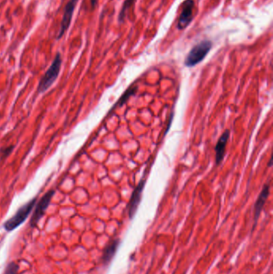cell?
Listing matches in <instances>:
<instances>
[{
  "label": "cell",
  "mask_w": 273,
  "mask_h": 274,
  "mask_svg": "<svg viewBox=\"0 0 273 274\" xmlns=\"http://www.w3.org/2000/svg\"><path fill=\"white\" fill-rule=\"evenodd\" d=\"M36 202H37V196L32 198L31 200L23 204V206H21L15 212V214L3 224L5 230L11 232L23 224L31 214V211L35 208Z\"/></svg>",
  "instance_id": "obj_1"
},
{
  "label": "cell",
  "mask_w": 273,
  "mask_h": 274,
  "mask_svg": "<svg viewBox=\"0 0 273 274\" xmlns=\"http://www.w3.org/2000/svg\"><path fill=\"white\" fill-rule=\"evenodd\" d=\"M61 67V54L58 52L56 57L54 59L53 62L51 64V66L47 69L45 74L43 75L41 80L39 81V86H38V91L39 93L45 92L52 86L59 77Z\"/></svg>",
  "instance_id": "obj_2"
},
{
  "label": "cell",
  "mask_w": 273,
  "mask_h": 274,
  "mask_svg": "<svg viewBox=\"0 0 273 274\" xmlns=\"http://www.w3.org/2000/svg\"><path fill=\"white\" fill-rule=\"evenodd\" d=\"M212 43L208 39H205L196 45L194 46L185 59V66L191 68L199 64L204 60L210 50L212 49Z\"/></svg>",
  "instance_id": "obj_3"
},
{
  "label": "cell",
  "mask_w": 273,
  "mask_h": 274,
  "mask_svg": "<svg viewBox=\"0 0 273 274\" xmlns=\"http://www.w3.org/2000/svg\"><path fill=\"white\" fill-rule=\"evenodd\" d=\"M56 193V191L54 189H51L48 192H46L41 199L38 201L37 204H35V210L33 214L31 216L30 225L31 227H35L37 225L39 221L41 220L42 217L45 214L46 210L49 207L51 204V200L52 197Z\"/></svg>",
  "instance_id": "obj_4"
},
{
  "label": "cell",
  "mask_w": 273,
  "mask_h": 274,
  "mask_svg": "<svg viewBox=\"0 0 273 274\" xmlns=\"http://www.w3.org/2000/svg\"><path fill=\"white\" fill-rule=\"evenodd\" d=\"M78 2L79 0H69L66 6H65L64 15L62 18L61 24H60V31H59L57 35V39H61L70 27L72 17L74 14L75 9H76V5H77Z\"/></svg>",
  "instance_id": "obj_5"
},
{
  "label": "cell",
  "mask_w": 273,
  "mask_h": 274,
  "mask_svg": "<svg viewBox=\"0 0 273 274\" xmlns=\"http://www.w3.org/2000/svg\"><path fill=\"white\" fill-rule=\"evenodd\" d=\"M195 2L193 0H185L182 5V10L177 23V28L180 31L187 27L193 19V9Z\"/></svg>",
  "instance_id": "obj_6"
},
{
  "label": "cell",
  "mask_w": 273,
  "mask_h": 274,
  "mask_svg": "<svg viewBox=\"0 0 273 274\" xmlns=\"http://www.w3.org/2000/svg\"><path fill=\"white\" fill-rule=\"evenodd\" d=\"M144 184H145V182L144 180H142L132 192V197H131L129 204H128V215H129L130 219L133 218L136 215L138 206H139L140 200H141L142 192L144 190Z\"/></svg>",
  "instance_id": "obj_7"
},
{
  "label": "cell",
  "mask_w": 273,
  "mask_h": 274,
  "mask_svg": "<svg viewBox=\"0 0 273 274\" xmlns=\"http://www.w3.org/2000/svg\"><path fill=\"white\" fill-rule=\"evenodd\" d=\"M230 136V131L226 130L225 132L221 135L220 139L218 140L216 148V165H220L223 160H224L225 151H226L227 144H228V139Z\"/></svg>",
  "instance_id": "obj_8"
},
{
  "label": "cell",
  "mask_w": 273,
  "mask_h": 274,
  "mask_svg": "<svg viewBox=\"0 0 273 274\" xmlns=\"http://www.w3.org/2000/svg\"><path fill=\"white\" fill-rule=\"evenodd\" d=\"M269 190H270V187H269V183L265 184L264 186L263 189L261 191V194H260L259 197L257 199L256 204H255L254 207V220L255 224L257 222L258 219H259L260 215H261V211L263 209L264 205H265V202L267 200L268 196H269Z\"/></svg>",
  "instance_id": "obj_9"
},
{
  "label": "cell",
  "mask_w": 273,
  "mask_h": 274,
  "mask_svg": "<svg viewBox=\"0 0 273 274\" xmlns=\"http://www.w3.org/2000/svg\"><path fill=\"white\" fill-rule=\"evenodd\" d=\"M120 240L115 239L109 242L108 245L106 246L103 250V256H102V262L103 264L107 265L111 262L112 258H114L115 253L117 251L118 247L119 246Z\"/></svg>",
  "instance_id": "obj_10"
},
{
  "label": "cell",
  "mask_w": 273,
  "mask_h": 274,
  "mask_svg": "<svg viewBox=\"0 0 273 274\" xmlns=\"http://www.w3.org/2000/svg\"><path fill=\"white\" fill-rule=\"evenodd\" d=\"M136 0H125L123 3L121 10L119 14V22L120 23H123L125 20L126 14H127V10H129L130 7L135 3Z\"/></svg>",
  "instance_id": "obj_11"
},
{
  "label": "cell",
  "mask_w": 273,
  "mask_h": 274,
  "mask_svg": "<svg viewBox=\"0 0 273 274\" xmlns=\"http://www.w3.org/2000/svg\"><path fill=\"white\" fill-rule=\"evenodd\" d=\"M136 90H137V88H136V87H131V88L127 89V91L124 92V94L120 97V99H119V101H118L116 104H115V107H116V106L123 105V103H125L126 100H127L131 95H134V94L136 93Z\"/></svg>",
  "instance_id": "obj_12"
},
{
  "label": "cell",
  "mask_w": 273,
  "mask_h": 274,
  "mask_svg": "<svg viewBox=\"0 0 273 274\" xmlns=\"http://www.w3.org/2000/svg\"><path fill=\"white\" fill-rule=\"evenodd\" d=\"M18 270H19V266L14 262H11L7 266L3 274H18Z\"/></svg>",
  "instance_id": "obj_13"
},
{
  "label": "cell",
  "mask_w": 273,
  "mask_h": 274,
  "mask_svg": "<svg viewBox=\"0 0 273 274\" xmlns=\"http://www.w3.org/2000/svg\"><path fill=\"white\" fill-rule=\"evenodd\" d=\"M13 146L6 147L5 149H1V153H2V157H6L12 152Z\"/></svg>",
  "instance_id": "obj_14"
},
{
  "label": "cell",
  "mask_w": 273,
  "mask_h": 274,
  "mask_svg": "<svg viewBox=\"0 0 273 274\" xmlns=\"http://www.w3.org/2000/svg\"><path fill=\"white\" fill-rule=\"evenodd\" d=\"M90 2L91 8L94 9V7H95V6H96L97 2H98V0H90Z\"/></svg>",
  "instance_id": "obj_15"
}]
</instances>
